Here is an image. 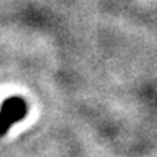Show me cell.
<instances>
[{"label": "cell", "mask_w": 157, "mask_h": 157, "mask_svg": "<svg viewBox=\"0 0 157 157\" xmlns=\"http://www.w3.org/2000/svg\"><path fill=\"white\" fill-rule=\"evenodd\" d=\"M28 114V102L21 96H9L0 105V137Z\"/></svg>", "instance_id": "cell-1"}]
</instances>
